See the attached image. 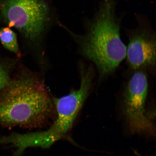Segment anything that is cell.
<instances>
[{
	"mask_svg": "<svg viewBox=\"0 0 156 156\" xmlns=\"http://www.w3.org/2000/svg\"><path fill=\"white\" fill-rule=\"evenodd\" d=\"M115 0H102L81 35L72 34L82 55L96 67L99 81L115 71L126 57V47L121 38L122 18Z\"/></svg>",
	"mask_w": 156,
	"mask_h": 156,
	"instance_id": "obj_1",
	"label": "cell"
},
{
	"mask_svg": "<svg viewBox=\"0 0 156 156\" xmlns=\"http://www.w3.org/2000/svg\"><path fill=\"white\" fill-rule=\"evenodd\" d=\"M53 98L41 80L22 74L0 91V123L9 127H41L56 113Z\"/></svg>",
	"mask_w": 156,
	"mask_h": 156,
	"instance_id": "obj_2",
	"label": "cell"
},
{
	"mask_svg": "<svg viewBox=\"0 0 156 156\" xmlns=\"http://www.w3.org/2000/svg\"><path fill=\"white\" fill-rule=\"evenodd\" d=\"M94 77L89 73L81 74L80 85L68 95L53 98L56 118L50 127L41 132L25 134L12 133L0 138V144L15 147L13 156H20L29 147H50L56 141L67 137L84 103L92 89Z\"/></svg>",
	"mask_w": 156,
	"mask_h": 156,
	"instance_id": "obj_3",
	"label": "cell"
},
{
	"mask_svg": "<svg viewBox=\"0 0 156 156\" xmlns=\"http://www.w3.org/2000/svg\"><path fill=\"white\" fill-rule=\"evenodd\" d=\"M48 9L43 0H0V15L27 40L38 41L46 28Z\"/></svg>",
	"mask_w": 156,
	"mask_h": 156,
	"instance_id": "obj_4",
	"label": "cell"
},
{
	"mask_svg": "<svg viewBox=\"0 0 156 156\" xmlns=\"http://www.w3.org/2000/svg\"><path fill=\"white\" fill-rule=\"evenodd\" d=\"M148 88L146 73L136 70L127 85L123 110L129 128L133 134L155 133V127L146 112Z\"/></svg>",
	"mask_w": 156,
	"mask_h": 156,
	"instance_id": "obj_5",
	"label": "cell"
},
{
	"mask_svg": "<svg viewBox=\"0 0 156 156\" xmlns=\"http://www.w3.org/2000/svg\"><path fill=\"white\" fill-rule=\"evenodd\" d=\"M138 19L139 26L130 32L126 57L130 67L136 70L153 66L156 60L155 35L146 26L143 17Z\"/></svg>",
	"mask_w": 156,
	"mask_h": 156,
	"instance_id": "obj_6",
	"label": "cell"
},
{
	"mask_svg": "<svg viewBox=\"0 0 156 156\" xmlns=\"http://www.w3.org/2000/svg\"><path fill=\"white\" fill-rule=\"evenodd\" d=\"M0 41L3 46L19 57L21 56L16 34L9 27L0 30Z\"/></svg>",
	"mask_w": 156,
	"mask_h": 156,
	"instance_id": "obj_7",
	"label": "cell"
},
{
	"mask_svg": "<svg viewBox=\"0 0 156 156\" xmlns=\"http://www.w3.org/2000/svg\"><path fill=\"white\" fill-rule=\"evenodd\" d=\"M9 80L8 69L4 64L0 63V91L7 85Z\"/></svg>",
	"mask_w": 156,
	"mask_h": 156,
	"instance_id": "obj_8",
	"label": "cell"
}]
</instances>
